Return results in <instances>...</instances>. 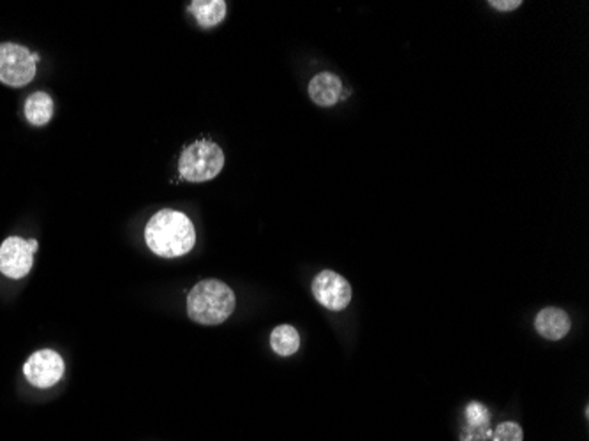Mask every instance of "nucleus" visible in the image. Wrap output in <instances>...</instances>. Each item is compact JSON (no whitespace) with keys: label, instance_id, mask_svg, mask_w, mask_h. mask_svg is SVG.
Wrapping results in <instances>:
<instances>
[{"label":"nucleus","instance_id":"1","mask_svg":"<svg viewBox=\"0 0 589 441\" xmlns=\"http://www.w3.org/2000/svg\"><path fill=\"white\" fill-rule=\"evenodd\" d=\"M145 240L149 249L157 257L177 258L195 247L196 232L185 214L164 208L151 217L145 228Z\"/></svg>","mask_w":589,"mask_h":441},{"label":"nucleus","instance_id":"2","mask_svg":"<svg viewBox=\"0 0 589 441\" xmlns=\"http://www.w3.org/2000/svg\"><path fill=\"white\" fill-rule=\"evenodd\" d=\"M237 299L230 286L205 279L195 286L187 295V314L200 325H219L235 311Z\"/></svg>","mask_w":589,"mask_h":441},{"label":"nucleus","instance_id":"3","mask_svg":"<svg viewBox=\"0 0 589 441\" xmlns=\"http://www.w3.org/2000/svg\"><path fill=\"white\" fill-rule=\"evenodd\" d=\"M225 166L223 149L210 142L200 140L185 147L180 154V177L189 182H205L219 175Z\"/></svg>","mask_w":589,"mask_h":441},{"label":"nucleus","instance_id":"4","mask_svg":"<svg viewBox=\"0 0 589 441\" xmlns=\"http://www.w3.org/2000/svg\"><path fill=\"white\" fill-rule=\"evenodd\" d=\"M36 75L32 53L20 45H0V81L9 87H24Z\"/></svg>","mask_w":589,"mask_h":441},{"label":"nucleus","instance_id":"5","mask_svg":"<svg viewBox=\"0 0 589 441\" xmlns=\"http://www.w3.org/2000/svg\"><path fill=\"white\" fill-rule=\"evenodd\" d=\"M37 242H26L20 236H9L0 246V272L11 279H22L32 268Z\"/></svg>","mask_w":589,"mask_h":441},{"label":"nucleus","instance_id":"6","mask_svg":"<svg viewBox=\"0 0 589 441\" xmlns=\"http://www.w3.org/2000/svg\"><path fill=\"white\" fill-rule=\"evenodd\" d=\"M314 299L331 311H342L352 302V286L337 272L323 270L312 281Z\"/></svg>","mask_w":589,"mask_h":441},{"label":"nucleus","instance_id":"7","mask_svg":"<svg viewBox=\"0 0 589 441\" xmlns=\"http://www.w3.org/2000/svg\"><path fill=\"white\" fill-rule=\"evenodd\" d=\"M24 373L28 383H32L34 387L50 389L64 376V361L53 350H41L26 361Z\"/></svg>","mask_w":589,"mask_h":441},{"label":"nucleus","instance_id":"8","mask_svg":"<svg viewBox=\"0 0 589 441\" xmlns=\"http://www.w3.org/2000/svg\"><path fill=\"white\" fill-rule=\"evenodd\" d=\"M570 316L560 308H545L535 318V329L542 338L560 341L570 332Z\"/></svg>","mask_w":589,"mask_h":441},{"label":"nucleus","instance_id":"9","mask_svg":"<svg viewBox=\"0 0 589 441\" xmlns=\"http://www.w3.org/2000/svg\"><path fill=\"white\" fill-rule=\"evenodd\" d=\"M309 96L318 106L329 108L342 98V83L332 73H320L309 83Z\"/></svg>","mask_w":589,"mask_h":441},{"label":"nucleus","instance_id":"10","mask_svg":"<svg viewBox=\"0 0 589 441\" xmlns=\"http://www.w3.org/2000/svg\"><path fill=\"white\" fill-rule=\"evenodd\" d=\"M189 13L204 28L219 26L226 16V2L223 0H195L189 5Z\"/></svg>","mask_w":589,"mask_h":441},{"label":"nucleus","instance_id":"11","mask_svg":"<svg viewBox=\"0 0 589 441\" xmlns=\"http://www.w3.org/2000/svg\"><path fill=\"white\" fill-rule=\"evenodd\" d=\"M53 115L52 98L47 92H34L26 103V121L32 126H45Z\"/></svg>","mask_w":589,"mask_h":441},{"label":"nucleus","instance_id":"12","mask_svg":"<svg viewBox=\"0 0 589 441\" xmlns=\"http://www.w3.org/2000/svg\"><path fill=\"white\" fill-rule=\"evenodd\" d=\"M272 350L281 357H291L300 348V336L291 325H279L272 331L270 336Z\"/></svg>","mask_w":589,"mask_h":441},{"label":"nucleus","instance_id":"13","mask_svg":"<svg viewBox=\"0 0 589 441\" xmlns=\"http://www.w3.org/2000/svg\"><path fill=\"white\" fill-rule=\"evenodd\" d=\"M466 418H468V436H462V441L471 440L473 433L477 440H484L487 436H492L489 431V412L486 406L480 403H471L466 408Z\"/></svg>","mask_w":589,"mask_h":441},{"label":"nucleus","instance_id":"14","mask_svg":"<svg viewBox=\"0 0 589 441\" xmlns=\"http://www.w3.org/2000/svg\"><path fill=\"white\" fill-rule=\"evenodd\" d=\"M524 433L522 427L515 422H503L500 424L494 433H492V441H522Z\"/></svg>","mask_w":589,"mask_h":441},{"label":"nucleus","instance_id":"15","mask_svg":"<svg viewBox=\"0 0 589 441\" xmlns=\"http://www.w3.org/2000/svg\"><path fill=\"white\" fill-rule=\"evenodd\" d=\"M489 5H492V7H494V9H498V11H513V9H517L519 5H522V2H521V0H509V2L492 0V2H489Z\"/></svg>","mask_w":589,"mask_h":441},{"label":"nucleus","instance_id":"16","mask_svg":"<svg viewBox=\"0 0 589 441\" xmlns=\"http://www.w3.org/2000/svg\"><path fill=\"white\" fill-rule=\"evenodd\" d=\"M32 60L34 62H39V53H32Z\"/></svg>","mask_w":589,"mask_h":441}]
</instances>
